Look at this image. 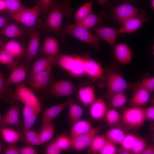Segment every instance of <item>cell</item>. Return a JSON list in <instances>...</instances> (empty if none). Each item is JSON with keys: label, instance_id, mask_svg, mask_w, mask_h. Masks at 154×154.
Wrapping results in <instances>:
<instances>
[{"label": "cell", "instance_id": "5b68a950", "mask_svg": "<svg viewBox=\"0 0 154 154\" xmlns=\"http://www.w3.org/2000/svg\"><path fill=\"white\" fill-rule=\"evenodd\" d=\"M41 7L40 2L31 8L25 7L18 13L12 16V18L29 29L34 28L38 17L41 13Z\"/></svg>", "mask_w": 154, "mask_h": 154}, {"label": "cell", "instance_id": "ba28073f", "mask_svg": "<svg viewBox=\"0 0 154 154\" xmlns=\"http://www.w3.org/2000/svg\"><path fill=\"white\" fill-rule=\"evenodd\" d=\"M52 65L29 78V87L33 91H40L47 88L51 83Z\"/></svg>", "mask_w": 154, "mask_h": 154}, {"label": "cell", "instance_id": "f907efd6", "mask_svg": "<svg viewBox=\"0 0 154 154\" xmlns=\"http://www.w3.org/2000/svg\"><path fill=\"white\" fill-rule=\"evenodd\" d=\"M146 119L153 121L154 119V106H151L145 110Z\"/></svg>", "mask_w": 154, "mask_h": 154}, {"label": "cell", "instance_id": "94428289", "mask_svg": "<svg viewBox=\"0 0 154 154\" xmlns=\"http://www.w3.org/2000/svg\"><path fill=\"white\" fill-rule=\"evenodd\" d=\"M2 116H1V114L0 113V122L1 121V119Z\"/></svg>", "mask_w": 154, "mask_h": 154}, {"label": "cell", "instance_id": "c3c4849f", "mask_svg": "<svg viewBox=\"0 0 154 154\" xmlns=\"http://www.w3.org/2000/svg\"><path fill=\"white\" fill-rule=\"evenodd\" d=\"M52 0H40L41 7V14L42 18H45L52 5Z\"/></svg>", "mask_w": 154, "mask_h": 154}, {"label": "cell", "instance_id": "680465c9", "mask_svg": "<svg viewBox=\"0 0 154 154\" xmlns=\"http://www.w3.org/2000/svg\"><path fill=\"white\" fill-rule=\"evenodd\" d=\"M1 137H0V153L2 149V142L1 141Z\"/></svg>", "mask_w": 154, "mask_h": 154}, {"label": "cell", "instance_id": "30bf717a", "mask_svg": "<svg viewBox=\"0 0 154 154\" xmlns=\"http://www.w3.org/2000/svg\"><path fill=\"white\" fill-rule=\"evenodd\" d=\"M82 57L85 74L94 81L105 79L104 69L99 63L86 55Z\"/></svg>", "mask_w": 154, "mask_h": 154}, {"label": "cell", "instance_id": "7402d4cb", "mask_svg": "<svg viewBox=\"0 0 154 154\" xmlns=\"http://www.w3.org/2000/svg\"><path fill=\"white\" fill-rule=\"evenodd\" d=\"M107 16L106 14L104 12H101L96 14L92 11L86 18L78 24L90 29L97 25H102Z\"/></svg>", "mask_w": 154, "mask_h": 154}, {"label": "cell", "instance_id": "2e32d148", "mask_svg": "<svg viewBox=\"0 0 154 154\" xmlns=\"http://www.w3.org/2000/svg\"><path fill=\"white\" fill-rule=\"evenodd\" d=\"M70 100H68L45 109L42 114L41 126L52 122L53 120L56 117L68 107Z\"/></svg>", "mask_w": 154, "mask_h": 154}, {"label": "cell", "instance_id": "7a4b0ae2", "mask_svg": "<svg viewBox=\"0 0 154 154\" xmlns=\"http://www.w3.org/2000/svg\"><path fill=\"white\" fill-rule=\"evenodd\" d=\"M61 34L66 38L67 35L71 36L82 42L90 45L96 50L99 48V44L102 39L94 35L90 30L77 23L68 24L62 29Z\"/></svg>", "mask_w": 154, "mask_h": 154}, {"label": "cell", "instance_id": "603a6c76", "mask_svg": "<svg viewBox=\"0 0 154 154\" xmlns=\"http://www.w3.org/2000/svg\"><path fill=\"white\" fill-rule=\"evenodd\" d=\"M41 50L44 56H56L59 53V46L57 39L51 37H46Z\"/></svg>", "mask_w": 154, "mask_h": 154}, {"label": "cell", "instance_id": "60d3db41", "mask_svg": "<svg viewBox=\"0 0 154 154\" xmlns=\"http://www.w3.org/2000/svg\"><path fill=\"white\" fill-rule=\"evenodd\" d=\"M55 141L62 151L71 148L72 140L70 137L61 135L59 136Z\"/></svg>", "mask_w": 154, "mask_h": 154}, {"label": "cell", "instance_id": "681fc988", "mask_svg": "<svg viewBox=\"0 0 154 154\" xmlns=\"http://www.w3.org/2000/svg\"><path fill=\"white\" fill-rule=\"evenodd\" d=\"M20 154H38V151L32 145H29L19 148Z\"/></svg>", "mask_w": 154, "mask_h": 154}, {"label": "cell", "instance_id": "f546056e", "mask_svg": "<svg viewBox=\"0 0 154 154\" xmlns=\"http://www.w3.org/2000/svg\"><path fill=\"white\" fill-rule=\"evenodd\" d=\"M23 34V31L15 23L6 25L0 31V34L11 38L20 37Z\"/></svg>", "mask_w": 154, "mask_h": 154}, {"label": "cell", "instance_id": "484cf974", "mask_svg": "<svg viewBox=\"0 0 154 154\" xmlns=\"http://www.w3.org/2000/svg\"><path fill=\"white\" fill-rule=\"evenodd\" d=\"M93 128L90 122L80 119L73 124L70 132V137L72 139L74 138L88 133Z\"/></svg>", "mask_w": 154, "mask_h": 154}, {"label": "cell", "instance_id": "cb8c5ba5", "mask_svg": "<svg viewBox=\"0 0 154 154\" xmlns=\"http://www.w3.org/2000/svg\"><path fill=\"white\" fill-rule=\"evenodd\" d=\"M76 56H71L59 53L55 56L52 66L57 65L68 73L72 68L75 61Z\"/></svg>", "mask_w": 154, "mask_h": 154}, {"label": "cell", "instance_id": "91938a15", "mask_svg": "<svg viewBox=\"0 0 154 154\" xmlns=\"http://www.w3.org/2000/svg\"><path fill=\"white\" fill-rule=\"evenodd\" d=\"M4 44L3 42L1 40L0 38V48H2Z\"/></svg>", "mask_w": 154, "mask_h": 154}, {"label": "cell", "instance_id": "d6986e66", "mask_svg": "<svg viewBox=\"0 0 154 154\" xmlns=\"http://www.w3.org/2000/svg\"><path fill=\"white\" fill-rule=\"evenodd\" d=\"M114 50L116 58L120 64H126L131 62L133 53L127 44L125 43L117 44L114 46Z\"/></svg>", "mask_w": 154, "mask_h": 154}, {"label": "cell", "instance_id": "4dcf8cb0", "mask_svg": "<svg viewBox=\"0 0 154 154\" xmlns=\"http://www.w3.org/2000/svg\"><path fill=\"white\" fill-rule=\"evenodd\" d=\"M68 107L69 108V118L70 122L73 124L80 120L83 113L82 108L73 102L71 100Z\"/></svg>", "mask_w": 154, "mask_h": 154}, {"label": "cell", "instance_id": "836d02e7", "mask_svg": "<svg viewBox=\"0 0 154 154\" xmlns=\"http://www.w3.org/2000/svg\"><path fill=\"white\" fill-rule=\"evenodd\" d=\"M22 131L25 142L32 146L41 145L38 131L24 127Z\"/></svg>", "mask_w": 154, "mask_h": 154}, {"label": "cell", "instance_id": "9c48e42d", "mask_svg": "<svg viewBox=\"0 0 154 154\" xmlns=\"http://www.w3.org/2000/svg\"><path fill=\"white\" fill-rule=\"evenodd\" d=\"M142 9L135 7L127 2L114 6L112 12L114 18L119 23H123L128 19L137 15Z\"/></svg>", "mask_w": 154, "mask_h": 154}, {"label": "cell", "instance_id": "db71d44e", "mask_svg": "<svg viewBox=\"0 0 154 154\" xmlns=\"http://www.w3.org/2000/svg\"><path fill=\"white\" fill-rule=\"evenodd\" d=\"M6 10V7L4 0H0V12Z\"/></svg>", "mask_w": 154, "mask_h": 154}, {"label": "cell", "instance_id": "277c9868", "mask_svg": "<svg viewBox=\"0 0 154 154\" xmlns=\"http://www.w3.org/2000/svg\"><path fill=\"white\" fill-rule=\"evenodd\" d=\"M105 80L107 95L109 98L115 93L124 91L131 86V84L127 82L118 72L114 70H109L106 72Z\"/></svg>", "mask_w": 154, "mask_h": 154}, {"label": "cell", "instance_id": "b9f144b4", "mask_svg": "<svg viewBox=\"0 0 154 154\" xmlns=\"http://www.w3.org/2000/svg\"><path fill=\"white\" fill-rule=\"evenodd\" d=\"M146 146V142L143 139L136 136L131 152L133 154H141Z\"/></svg>", "mask_w": 154, "mask_h": 154}, {"label": "cell", "instance_id": "8fae6325", "mask_svg": "<svg viewBox=\"0 0 154 154\" xmlns=\"http://www.w3.org/2000/svg\"><path fill=\"white\" fill-rule=\"evenodd\" d=\"M29 40L24 56L26 62L29 63L38 54L40 49V33L35 28L29 30Z\"/></svg>", "mask_w": 154, "mask_h": 154}, {"label": "cell", "instance_id": "74e56055", "mask_svg": "<svg viewBox=\"0 0 154 154\" xmlns=\"http://www.w3.org/2000/svg\"><path fill=\"white\" fill-rule=\"evenodd\" d=\"M6 10L11 16L18 13L25 7L20 0H4Z\"/></svg>", "mask_w": 154, "mask_h": 154}, {"label": "cell", "instance_id": "f5cc1de1", "mask_svg": "<svg viewBox=\"0 0 154 154\" xmlns=\"http://www.w3.org/2000/svg\"><path fill=\"white\" fill-rule=\"evenodd\" d=\"M7 21V17L0 15V29L2 28L6 25Z\"/></svg>", "mask_w": 154, "mask_h": 154}, {"label": "cell", "instance_id": "816d5d0a", "mask_svg": "<svg viewBox=\"0 0 154 154\" xmlns=\"http://www.w3.org/2000/svg\"><path fill=\"white\" fill-rule=\"evenodd\" d=\"M141 154H154V147L153 145L146 146Z\"/></svg>", "mask_w": 154, "mask_h": 154}, {"label": "cell", "instance_id": "52a82bcc", "mask_svg": "<svg viewBox=\"0 0 154 154\" xmlns=\"http://www.w3.org/2000/svg\"><path fill=\"white\" fill-rule=\"evenodd\" d=\"M150 21V15L142 9L139 11V15L131 18L122 23L121 27L118 29L119 33L129 34L134 32L141 28L145 23Z\"/></svg>", "mask_w": 154, "mask_h": 154}, {"label": "cell", "instance_id": "e0dca14e", "mask_svg": "<svg viewBox=\"0 0 154 154\" xmlns=\"http://www.w3.org/2000/svg\"><path fill=\"white\" fill-rule=\"evenodd\" d=\"M1 137L6 143H15L20 141L25 142L23 131L3 127L0 128Z\"/></svg>", "mask_w": 154, "mask_h": 154}, {"label": "cell", "instance_id": "d590c367", "mask_svg": "<svg viewBox=\"0 0 154 154\" xmlns=\"http://www.w3.org/2000/svg\"><path fill=\"white\" fill-rule=\"evenodd\" d=\"M109 98L110 105L114 108L122 107L127 101V96L124 91L115 93Z\"/></svg>", "mask_w": 154, "mask_h": 154}, {"label": "cell", "instance_id": "bcb514c9", "mask_svg": "<svg viewBox=\"0 0 154 154\" xmlns=\"http://www.w3.org/2000/svg\"><path fill=\"white\" fill-rule=\"evenodd\" d=\"M62 151L56 141H54L47 145L45 149V153L46 154H59Z\"/></svg>", "mask_w": 154, "mask_h": 154}, {"label": "cell", "instance_id": "1f68e13d", "mask_svg": "<svg viewBox=\"0 0 154 154\" xmlns=\"http://www.w3.org/2000/svg\"><path fill=\"white\" fill-rule=\"evenodd\" d=\"M55 127L52 122L41 127L39 135L41 145L49 141L53 137Z\"/></svg>", "mask_w": 154, "mask_h": 154}, {"label": "cell", "instance_id": "4fadbf2b", "mask_svg": "<svg viewBox=\"0 0 154 154\" xmlns=\"http://www.w3.org/2000/svg\"><path fill=\"white\" fill-rule=\"evenodd\" d=\"M101 129L100 127L93 128L86 133L71 138V148L77 151H81L88 147L94 138L98 135Z\"/></svg>", "mask_w": 154, "mask_h": 154}, {"label": "cell", "instance_id": "f6af8a7d", "mask_svg": "<svg viewBox=\"0 0 154 154\" xmlns=\"http://www.w3.org/2000/svg\"><path fill=\"white\" fill-rule=\"evenodd\" d=\"M140 85L150 93L154 91V78L153 77H148L144 78Z\"/></svg>", "mask_w": 154, "mask_h": 154}, {"label": "cell", "instance_id": "11a10c76", "mask_svg": "<svg viewBox=\"0 0 154 154\" xmlns=\"http://www.w3.org/2000/svg\"><path fill=\"white\" fill-rule=\"evenodd\" d=\"M109 0H96L98 4L102 7H103Z\"/></svg>", "mask_w": 154, "mask_h": 154}, {"label": "cell", "instance_id": "4316f807", "mask_svg": "<svg viewBox=\"0 0 154 154\" xmlns=\"http://www.w3.org/2000/svg\"><path fill=\"white\" fill-rule=\"evenodd\" d=\"M54 57L52 56H45L35 62L31 69L29 78L35 74L46 69L51 66Z\"/></svg>", "mask_w": 154, "mask_h": 154}, {"label": "cell", "instance_id": "e575fe53", "mask_svg": "<svg viewBox=\"0 0 154 154\" xmlns=\"http://www.w3.org/2000/svg\"><path fill=\"white\" fill-rule=\"evenodd\" d=\"M5 81V76L0 71V100L2 99L7 102L10 101L13 92L6 85Z\"/></svg>", "mask_w": 154, "mask_h": 154}, {"label": "cell", "instance_id": "7c38bea8", "mask_svg": "<svg viewBox=\"0 0 154 154\" xmlns=\"http://www.w3.org/2000/svg\"><path fill=\"white\" fill-rule=\"evenodd\" d=\"M76 88L74 84L66 80L52 82L50 84V93L54 97L69 96L75 92Z\"/></svg>", "mask_w": 154, "mask_h": 154}, {"label": "cell", "instance_id": "5bb4252c", "mask_svg": "<svg viewBox=\"0 0 154 154\" xmlns=\"http://www.w3.org/2000/svg\"><path fill=\"white\" fill-rule=\"evenodd\" d=\"M92 30L97 37L111 46L115 44L117 36L120 34L118 29L102 25L95 26L93 28Z\"/></svg>", "mask_w": 154, "mask_h": 154}, {"label": "cell", "instance_id": "ffe728a7", "mask_svg": "<svg viewBox=\"0 0 154 154\" xmlns=\"http://www.w3.org/2000/svg\"><path fill=\"white\" fill-rule=\"evenodd\" d=\"M89 112L91 117L95 120H99L104 117L107 112V107L103 99H96L90 105Z\"/></svg>", "mask_w": 154, "mask_h": 154}, {"label": "cell", "instance_id": "d4e9b609", "mask_svg": "<svg viewBox=\"0 0 154 154\" xmlns=\"http://www.w3.org/2000/svg\"><path fill=\"white\" fill-rule=\"evenodd\" d=\"M78 97L84 106H90L96 99L94 88L89 85L81 88L78 90Z\"/></svg>", "mask_w": 154, "mask_h": 154}, {"label": "cell", "instance_id": "7dc6e473", "mask_svg": "<svg viewBox=\"0 0 154 154\" xmlns=\"http://www.w3.org/2000/svg\"><path fill=\"white\" fill-rule=\"evenodd\" d=\"M2 153L4 154H20L19 148L15 143H6L2 148Z\"/></svg>", "mask_w": 154, "mask_h": 154}, {"label": "cell", "instance_id": "83f0119b", "mask_svg": "<svg viewBox=\"0 0 154 154\" xmlns=\"http://www.w3.org/2000/svg\"><path fill=\"white\" fill-rule=\"evenodd\" d=\"M93 3V1H88L78 8L74 16L75 23H80L86 18L92 11Z\"/></svg>", "mask_w": 154, "mask_h": 154}, {"label": "cell", "instance_id": "9f6ffc18", "mask_svg": "<svg viewBox=\"0 0 154 154\" xmlns=\"http://www.w3.org/2000/svg\"><path fill=\"white\" fill-rule=\"evenodd\" d=\"M118 153L119 154H132V153L130 151L125 150L123 149H120L118 151H117Z\"/></svg>", "mask_w": 154, "mask_h": 154}, {"label": "cell", "instance_id": "6f0895ef", "mask_svg": "<svg viewBox=\"0 0 154 154\" xmlns=\"http://www.w3.org/2000/svg\"><path fill=\"white\" fill-rule=\"evenodd\" d=\"M151 8L154 10V0H151Z\"/></svg>", "mask_w": 154, "mask_h": 154}, {"label": "cell", "instance_id": "f1b7e54d", "mask_svg": "<svg viewBox=\"0 0 154 154\" xmlns=\"http://www.w3.org/2000/svg\"><path fill=\"white\" fill-rule=\"evenodd\" d=\"M125 134L123 130L118 128H112L108 130L105 135L106 139L115 144H120Z\"/></svg>", "mask_w": 154, "mask_h": 154}, {"label": "cell", "instance_id": "8d00e7d4", "mask_svg": "<svg viewBox=\"0 0 154 154\" xmlns=\"http://www.w3.org/2000/svg\"><path fill=\"white\" fill-rule=\"evenodd\" d=\"M106 140L105 135H96L92 139L88 147L90 151L93 153H99Z\"/></svg>", "mask_w": 154, "mask_h": 154}, {"label": "cell", "instance_id": "44dd1931", "mask_svg": "<svg viewBox=\"0 0 154 154\" xmlns=\"http://www.w3.org/2000/svg\"><path fill=\"white\" fill-rule=\"evenodd\" d=\"M2 49L4 50L19 61L25 55V50L23 45L17 41L10 40L4 44Z\"/></svg>", "mask_w": 154, "mask_h": 154}, {"label": "cell", "instance_id": "ee69618b", "mask_svg": "<svg viewBox=\"0 0 154 154\" xmlns=\"http://www.w3.org/2000/svg\"><path fill=\"white\" fill-rule=\"evenodd\" d=\"M117 151L115 144L107 139L99 153L101 154H115L117 152Z\"/></svg>", "mask_w": 154, "mask_h": 154}, {"label": "cell", "instance_id": "8992f818", "mask_svg": "<svg viewBox=\"0 0 154 154\" xmlns=\"http://www.w3.org/2000/svg\"><path fill=\"white\" fill-rule=\"evenodd\" d=\"M123 123L130 129L140 127L144 123L146 119L145 110L140 107L133 106L127 108L121 115Z\"/></svg>", "mask_w": 154, "mask_h": 154}, {"label": "cell", "instance_id": "ac0fdd59", "mask_svg": "<svg viewBox=\"0 0 154 154\" xmlns=\"http://www.w3.org/2000/svg\"><path fill=\"white\" fill-rule=\"evenodd\" d=\"M151 93L142 87L139 83L134 90L130 103L133 106L140 107L146 104L148 102Z\"/></svg>", "mask_w": 154, "mask_h": 154}, {"label": "cell", "instance_id": "7bdbcfd3", "mask_svg": "<svg viewBox=\"0 0 154 154\" xmlns=\"http://www.w3.org/2000/svg\"><path fill=\"white\" fill-rule=\"evenodd\" d=\"M136 137V136L132 134L125 135L120 144L122 149L131 152L132 148Z\"/></svg>", "mask_w": 154, "mask_h": 154}, {"label": "cell", "instance_id": "ab89813d", "mask_svg": "<svg viewBox=\"0 0 154 154\" xmlns=\"http://www.w3.org/2000/svg\"><path fill=\"white\" fill-rule=\"evenodd\" d=\"M69 73L76 77H81L85 74L82 56H76L75 63Z\"/></svg>", "mask_w": 154, "mask_h": 154}, {"label": "cell", "instance_id": "3957f363", "mask_svg": "<svg viewBox=\"0 0 154 154\" xmlns=\"http://www.w3.org/2000/svg\"><path fill=\"white\" fill-rule=\"evenodd\" d=\"M10 101L12 104L21 102L24 105L33 108L40 112L41 110V104L39 98L33 91L23 82L16 84Z\"/></svg>", "mask_w": 154, "mask_h": 154}, {"label": "cell", "instance_id": "f35d334b", "mask_svg": "<svg viewBox=\"0 0 154 154\" xmlns=\"http://www.w3.org/2000/svg\"><path fill=\"white\" fill-rule=\"evenodd\" d=\"M121 114L115 109L107 110L104 117L107 124L114 127L119 122L121 117Z\"/></svg>", "mask_w": 154, "mask_h": 154}, {"label": "cell", "instance_id": "9a60e30c", "mask_svg": "<svg viewBox=\"0 0 154 154\" xmlns=\"http://www.w3.org/2000/svg\"><path fill=\"white\" fill-rule=\"evenodd\" d=\"M29 65L26 64L18 65L14 68L5 80L6 85L9 87L13 84H17L25 80L29 70Z\"/></svg>", "mask_w": 154, "mask_h": 154}, {"label": "cell", "instance_id": "6da1fadb", "mask_svg": "<svg viewBox=\"0 0 154 154\" xmlns=\"http://www.w3.org/2000/svg\"><path fill=\"white\" fill-rule=\"evenodd\" d=\"M74 11L69 0H54L44 21L38 28L46 32L56 34L63 42L66 41L61 34V26L64 18L70 17Z\"/></svg>", "mask_w": 154, "mask_h": 154}, {"label": "cell", "instance_id": "6125c7cd", "mask_svg": "<svg viewBox=\"0 0 154 154\" xmlns=\"http://www.w3.org/2000/svg\"><path fill=\"white\" fill-rule=\"evenodd\" d=\"M37 2H40V0H36Z\"/></svg>", "mask_w": 154, "mask_h": 154}, {"label": "cell", "instance_id": "d6a6232c", "mask_svg": "<svg viewBox=\"0 0 154 154\" xmlns=\"http://www.w3.org/2000/svg\"><path fill=\"white\" fill-rule=\"evenodd\" d=\"M19 60L6 51L0 50V64L6 65L11 70L17 66Z\"/></svg>", "mask_w": 154, "mask_h": 154}]
</instances>
